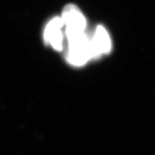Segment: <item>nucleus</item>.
I'll return each mask as SVG.
<instances>
[{
	"mask_svg": "<svg viewBox=\"0 0 155 155\" xmlns=\"http://www.w3.org/2000/svg\"><path fill=\"white\" fill-rule=\"evenodd\" d=\"M93 59L108 53L111 48V42L107 31L102 26H98L91 38Z\"/></svg>",
	"mask_w": 155,
	"mask_h": 155,
	"instance_id": "3",
	"label": "nucleus"
},
{
	"mask_svg": "<svg viewBox=\"0 0 155 155\" xmlns=\"http://www.w3.org/2000/svg\"><path fill=\"white\" fill-rule=\"evenodd\" d=\"M66 30L75 31H84L86 21L80 9L74 5H68L63 9L62 16Z\"/></svg>",
	"mask_w": 155,
	"mask_h": 155,
	"instance_id": "4",
	"label": "nucleus"
},
{
	"mask_svg": "<svg viewBox=\"0 0 155 155\" xmlns=\"http://www.w3.org/2000/svg\"><path fill=\"white\" fill-rule=\"evenodd\" d=\"M68 40L66 60L74 66H82L93 59L91 38L84 31L65 30Z\"/></svg>",
	"mask_w": 155,
	"mask_h": 155,
	"instance_id": "1",
	"label": "nucleus"
},
{
	"mask_svg": "<svg viewBox=\"0 0 155 155\" xmlns=\"http://www.w3.org/2000/svg\"><path fill=\"white\" fill-rule=\"evenodd\" d=\"M63 26L61 17H56L48 22L44 31L45 41L58 51H61L63 48V34L61 30Z\"/></svg>",
	"mask_w": 155,
	"mask_h": 155,
	"instance_id": "2",
	"label": "nucleus"
}]
</instances>
